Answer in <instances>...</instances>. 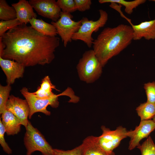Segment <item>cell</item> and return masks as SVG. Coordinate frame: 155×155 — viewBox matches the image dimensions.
<instances>
[{
	"instance_id": "cell-1",
	"label": "cell",
	"mask_w": 155,
	"mask_h": 155,
	"mask_svg": "<svg viewBox=\"0 0 155 155\" xmlns=\"http://www.w3.org/2000/svg\"><path fill=\"white\" fill-rule=\"evenodd\" d=\"M0 38L4 46L0 57L25 67L51 63L60 44L58 37L44 35L25 24L10 29Z\"/></svg>"
},
{
	"instance_id": "cell-2",
	"label": "cell",
	"mask_w": 155,
	"mask_h": 155,
	"mask_svg": "<svg viewBox=\"0 0 155 155\" xmlns=\"http://www.w3.org/2000/svg\"><path fill=\"white\" fill-rule=\"evenodd\" d=\"M133 40L131 26L120 24L114 28L107 27L94 40L93 50L103 67L109 60L127 47Z\"/></svg>"
},
{
	"instance_id": "cell-3",
	"label": "cell",
	"mask_w": 155,
	"mask_h": 155,
	"mask_svg": "<svg viewBox=\"0 0 155 155\" xmlns=\"http://www.w3.org/2000/svg\"><path fill=\"white\" fill-rule=\"evenodd\" d=\"M102 67L93 49L84 53L77 66L80 79L88 83L93 82L99 78Z\"/></svg>"
},
{
	"instance_id": "cell-4",
	"label": "cell",
	"mask_w": 155,
	"mask_h": 155,
	"mask_svg": "<svg viewBox=\"0 0 155 155\" xmlns=\"http://www.w3.org/2000/svg\"><path fill=\"white\" fill-rule=\"evenodd\" d=\"M25 128L24 142L26 150V155H32L36 151L40 152L42 155H56L54 149L43 135L29 121Z\"/></svg>"
},
{
	"instance_id": "cell-5",
	"label": "cell",
	"mask_w": 155,
	"mask_h": 155,
	"mask_svg": "<svg viewBox=\"0 0 155 155\" xmlns=\"http://www.w3.org/2000/svg\"><path fill=\"white\" fill-rule=\"evenodd\" d=\"M20 91L27 102L29 106V119H30L33 115L37 112H41L46 115H50L51 112L47 109L48 105H50L52 108H57L59 105L58 100L59 96H66L69 97L71 94L70 90L67 88L62 93L57 94L53 98L44 99L36 97L32 92H29L26 87L23 88Z\"/></svg>"
},
{
	"instance_id": "cell-6",
	"label": "cell",
	"mask_w": 155,
	"mask_h": 155,
	"mask_svg": "<svg viewBox=\"0 0 155 155\" xmlns=\"http://www.w3.org/2000/svg\"><path fill=\"white\" fill-rule=\"evenodd\" d=\"M99 11L100 17L96 21L90 20L86 17L81 19V25L78 31L73 36L72 40H80L89 48L92 46L94 40L92 37L93 33L97 32L100 28L103 27L108 20V14L105 11L100 9Z\"/></svg>"
},
{
	"instance_id": "cell-7",
	"label": "cell",
	"mask_w": 155,
	"mask_h": 155,
	"mask_svg": "<svg viewBox=\"0 0 155 155\" xmlns=\"http://www.w3.org/2000/svg\"><path fill=\"white\" fill-rule=\"evenodd\" d=\"M102 134L95 136L97 144L106 151L111 153L120 144L121 141L128 137L129 131L122 126H119L114 130H111L104 126L101 127Z\"/></svg>"
},
{
	"instance_id": "cell-8",
	"label": "cell",
	"mask_w": 155,
	"mask_h": 155,
	"mask_svg": "<svg viewBox=\"0 0 155 155\" xmlns=\"http://www.w3.org/2000/svg\"><path fill=\"white\" fill-rule=\"evenodd\" d=\"M73 17L71 13L61 11L59 19L51 22L55 28L65 47L71 42L73 36L78 31L82 24L81 20L75 21L72 20Z\"/></svg>"
},
{
	"instance_id": "cell-9",
	"label": "cell",
	"mask_w": 155,
	"mask_h": 155,
	"mask_svg": "<svg viewBox=\"0 0 155 155\" xmlns=\"http://www.w3.org/2000/svg\"><path fill=\"white\" fill-rule=\"evenodd\" d=\"M29 3L39 15L56 22L61 10L55 0H30Z\"/></svg>"
},
{
	"instance_id": "cell-10",
	"label": "cell",
	"mask_w": 155,
	"mask_h": 155,
	"mask_svg": "<svg viewBox=\"0 0 155 155\" xmlns=\"http://www.w3.org/2000/svg\"><path fill=\"white\" fill-rule=\"evenodd\" d=\"M6 110L15 115L22 125L26 127L28 123L29 107L27 102L13 95L9 96L6 105Z\"/></svg>"
},
{
	"instance_id": "cell-11",
	"label": "cell",
	"mask_w": 155,
	"mask_h": 155,
	"mask_svg": "<svg viewBox=\"0 0 155 155\" xmlns=\"http://www.w3.org/2000/svg\"><path fill=\"white\" fill-rule=\"evenodd\" d=\"M155 129V122L153 120L141 121L139 125L135 129L129 131L128 137L130 138L128 149L131 150L140 144L143 138L149 137Z\"/></svg>"
},
{
	"instance_id": "cell-12",
	"label": "cell",
	"mask_w": 155,
	"mask_h": 155,
	"mask_svg": "<svg viewBox=\"0 0 155 155\" xmlns=\"http://www.w3.org/2000/svg\"><path fill=\"white\" fill-rule=\"evenodd\" d=\"M0 66L6 76L8 85H11L16 79L23 76L25 67L16 61L0 57Z\"/></svg>"
},
{
	"instance_id": "cell-13",
	"label": "cell",
	"mask_w": 155,
	"mask_h": 155,
	"mask_svg": "<svg viewBox=\"0 0 155 155\" xmlns=\"http://www.w3.org/2000/svg\"><path fill=\"white\" fill-rule=\"evenodd\" d=\"M129 22L133 29V40H139L143 38L148 40L155 39V18L137 25H133L130 20Z\"/></svg>"
},
{
	"instance_id": "cell-14",
	"label": "cell",
	"mask_w": 155,
	"mask_h": 155,
	"mask_svg": "<svg viewBox=\"0 0 155 155\" xmlns=\"http://www.w3.org/2000/svg\"><path fill=\"white\" fill-rule=\"evenodd\" d=\"M11 5L16 11V18L22 24L27 25L30 19L36 18L37 14L28 1L20 0L17 3L12 4Z\"/></svg>"
},
{
	"instance_id": "cell-15",
	"label": "cell",
	"mask_w": 155,
	"mask_h": 155,
	"mask_svg": "<svg viewBox=\"0 0 155 155\" xmlns=\"http://www.w3.org/2000/svg\"><path fill=\"white\" fill-rule=\"evenodd\" d=\"M80 145L81 155H115L113 152H108L98 146L93 135L86 137Z\"/></svg>"
},
{
	"instance_id": "cell-16",
	"label": "cell",
	"mask_w": 155,
	"mask_h": 155,
	"mask_svg": "<svg viewBox=\"0 0 155 155\" xmlns=\"http://www.w3.org/2000/svg\"><path fill=\"white\" fill-rule=\"evenodd\" d=\"M1 115L0 119L7 135H14L20 132L22 125L15 115L6 110Z\"/></svg>"
},
{
	"instance_id": "cell-17",
	"label": "cell",
	"mask_w": 155,
	"mask_h": 155,
	"mask_svg": "<svg viewBox=\"0 0 155 155\" xmlns=\"http://www.w3.org/2000/svg\"><path fill=\"white\" fill-rule=\"evenodd\" d=\"M53 89L59 91L52 84L49 77L46 76L42 80L40 86L38 88L37 90L32 93L38 98L49 99L55 97L57 95L52 92Z\"/></svg>"
},
{
	"instance_id": "cell-18",
	"label": "cell",
	"mask_w": 155,
	"mask_h": 155,
	"mask_svg": "<svg viewBox=\"0 0 155 155\" xmlns=\"http://www.w3.org/2000/svg\"><path fill=\"white\" fill-rule=\"evenodd\" d=\"M29 23L33 28L44 35L56 36L57 34L56 29L53 25L45 22L42 19L33 18L30 20Z\"/></svg>"
},
{
	"instance_id": "cell-19",
	"label": "cell",
	"mask_w": 155,
	"mask_h": 155,
	"mask_svg": "<svg viewBox=\"0 0 155 155\" xmlns=\"http://www.w3.org/2000/svg\"><path fill=\"white\" fill-rule=\"evenodd\" d=\"M136 110L141 121L151 119L155 115V103L146 101L141 104Z\"/></svg>"
},
{
	"instance_id": "cell-20",
	"label": "cell",
	"mask_w": 155,
	"mask_h": 155,
	"mask_svg": "<svg viewBox=\"0 0 155 155\" xmlns=\"http://www.w3.org/2000/svg\"><path fill=\"white\" fill-rule=\"evenodd\" d=\"M146 0H135L132 1H127L124 0H99L101 4L107 3H115L122 5L125 7V11L128 14H131L133 10L140 5L144 3Z\"/></svg>"
},
{
	"instance_id": "cell-21",
	"label": "cell",
	"mask_w": 155,
	"mask_h": 155,
	"mask_svg": "<svg viewBox=\"0 0 155 155\" xmlns=\"http://www.w3.org/2000/svg\"><path fill=\"white\" fill-rule=\"evenodd\" d=\"M16 12L12 6H9L5 0H0V19L7 21L16 18Z\"/></svg>"
},
{
	"instance_id": "cell-22",
	"label": "cell",
	"mask_w": 155,
	"mask_h": 155,
	"mask_svg": "<svg viewBox=\"0 0 155 155\" xmlns=\"http://www.w3.org/2000/svg\"><path fill=\"white\" fill-rule=\"evenodd\" d=\"M137 147L140 150L141 155H155V144L150 136Z\"/></svg>"
},
{
	"instance_id": "cell-23",
	"label": "cell",
	"mask_w": 155,
	"mask_h": 155,
	"mask_svg": "<svg viewBox=\"0 0 155 155\" xmlns=\"http://www.w3.org/2000/svg\"><path fill=\"white\" fill-rule=\"evenodd\" d=\"M11 90V85H0V114L1 115L6 110V105Z\"/></svg>"
},
{
	"instance_id": "cell-24",
	"label": "cell",
	"mask_w": 155,
	"mask_h": 155,
	"mask_svg": "<svg viewBox=\"0 0 155 155\" xmlns=\"http://www.w3.org/2000/svg\"><path fill=\"white\" fill-rule=\"evenodd\" d=\"M57 2L62 12L71 13L77 10L74 0H58Z\"/></svg>"
},
{
	"instance_id": "cell-25",
	"label": "cell",
	"mask_w": 155,
	"mask_h": 155,
	"mask_svg": "<svg viewBox=\"0 0 155 155\" xmlns=\"http://www.w3.org/2000/svg\"><path fill=\"white\" fill-rule=\"evenodd\" d=\"M22 24L17 19L7 21H0V37L7 30Z\"/></svg>"
},
{
	"instance_id": "cell-26",
	"label": "cell",
	"mask_w": 155,
	"mask_h": 155,
	"mask_svg": "<svg viewBox=\"0 0 155 155\" xmlns=\"http://www.w3.org/2000/svg\"><path fill=\"white\" fill-rule=\"evenodd\" d=\"M144 88L147 96V102L155 103V82L145 84Z\"/></svg>"
},
{
	"instance_id": "cell-27",
	"label": "cell",
	"mask_w": 155,
	"mask_h": 155,
	"mask_svg": "<svg viewBox=\"0 0 155 155\" xmlns=\"http://www.w3.org/2000/svg\"><path fill=\"white\" fill-rule=\"evenodd\" d=\"M5 132V128L0 119V144L3 151L8 154H12V150L5 141L4 134Z\"/></svg>"
},
{
	"instance_id": "cell-28",
	"label": "cell",
	"mask_w": 155,
	"mask_h": 155,
	"mask_svg": "<svg viewBox=\"0 0 155 155\" xmlns=\"http://www.w3.org/2000/svg\"><path fill=\"white\" fill-rule=\"evenodd\" d=\"M56 155H81V146L80 145L71 150H65L54 149Z\"/></svg>"
},
{
	"instance_id": "cell-29",
	"label": "cell",
	"mask_w": 155,
	"mask_h": 155,
	"mask_svg": "<svg viewBox=\"0 0 155 155\" xmlns=\"http://www.w3.org/2000/svg\"><path fill=\"white\" fill-rule=\"evenodd\" d=\"M77 10L84 11L90 9L92 4L91 0H74Z\"/></svg>"
},
{
	"instance_id": "cell-30",
	"label": "cell",
	"mask_w": 155,
	"mask_h": 155,
	"mask_svg": "<svg viewBox=\"0 0 155 155\" xmlns=\"http://www.w3.org/2000/svg\"><path fill=\"white\" fill-rule=\"evenodd\" d=\"M153 121L155 122V116L153 118Z\"/></svg>"
},
{
	"instance_id": "cell-31",
	"label": "cell",
	"mask_w": 155,
	"mask_h": 155,
	"mask_svg": "<svg viewBox=\"0 0 155 155\" xmlns=\"http://www.w3.org/2000/svg\"><path fill=\"white\" fill-rule=\"evenodd\" d=\"M150 1H153L155 2V0H150Z\"/></svg>"
}]
</instances>
